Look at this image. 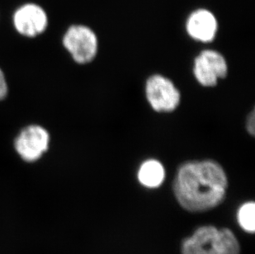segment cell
<instances>
[{"label":"cell","mask_w":255,"mask_h":254,"mask_svg":"<svg viewBox=\"0 0 255 254\" xmlns=\"http://www.w3.org/2000/svg\"><path fill=\"white\" fill-rule=\"evenodd\" d=\"M229 179L223 166L213 159L188 160L178 166L173 192L178 205L192 213L211 211L224 202Z\"/></svg>","instance_id":"6da1fadb"},{"label":"cell","mask_w":255,"mask_h":254,"mask_svg":"<svg viewBox=\"0 0 255 254\" xmlns=\"http://www.w3.org/2000/svg\"><path fill=\"white\" fill-rule=\"evenodd\" d=\"M181 254H241V246L230 229L203 226L183 240Z\"/></svg>","instance_id":"7a4b0ae2"},{"label":"cell","mask_w":255,"mask_h":254,"mask_svg":"<svg viewBox=\"0 0 255 254\" xmlns=\"http://www.w3.org/2000/svg\"><path fill=\"white\" fill-rule=\"evenodd\" d=\"M63 46L75 62L87 65L99 54V39L94 29L82 23L70 25L62 39Z\"/></svg>","instance_id":"3957f363"},{"label":"cell","mask_w":255,"mask_h":254,"mask_svg":"<svg viewBox=\"0 0 255 254\" xmlns=\"http://www.w3.org/2000/svg\"><path fill=\"white\" fill-rule=\"evenodd\" d=\"M211 46H204L200 50L193 60V76L196 81L204 88L217 86L220 80L227 78L229 73L226 55Z\"/></svg>","instance_id":"277c9868"},{"label":"cell","mask_w":255,"mask_h":254,"mask_svg":"<svg viewBox=\"0 0 255 254\" xmlns=\"http://www.w3.org/2000/svg\"><path fill=\"white\" fill-rule=\"evenodd\" d=\"M144 95L150 108L159 113H171L177 110L181 103V93L168 77L153 74L144 84Z\"/></svg>","instance_id":"5b68a950"},{"label":"cell","mask_w":255,"mask_h":254,"mask_svg":"<svg viewBox=\"0 0 255 254\" xmlns=\"http://www.w3.org/2000/svg\"><path fill=\"white\" fill-rule=\"evenodd\" d=\"M185 31L192 41L204 46H211L217 39L219 23L212 11L200 7L188 15L185 22Z\"/></svg>","instance_id":"8992f818"},{"label":"cell","mask_w":255,"mask_h":254,"mask_svg":"<svg viewBox=\"0 0 255 254\" xmlns=\"http://www.w3.org/2000/svg\"><path fill=\"white\" fill-rule=\"evenodd\" d=\"M48 16L43 7L34 2H27L17 7L12 15L16 31L22 36L36 37L48 26Z\"/></svg>","instance_id":"52a82bcc"},{"label":"cell","mask_w":255,"mask_h":254,"mask_svg":"<svg viewBox=\"0 0 255 254\" xmlns=\"http://www.w3.org/2000/svg\"><path fill=\"white\" fill-rule=\"evenodd\" d=\"M50 141L48 132L43 127L30 126L22 129L15 140V149L23 160L34 162L47 150Z\"/></svg>","instance_id":"ba28073f"},{"label":"cell","mask_w":255,"mask_h":254,"mask_svg":"<svg viewBox=\"0 0 255 254\" xmlns=\"http://www.w3.org/2000/svg\"><path fill=\"white\" fill-rule=\"evenodd\" d=\"M166 171L164 164L155 158L142 162L137 170V180L140 184L149 189H155L164 183Z\"/></svg>","instance_id":"9c48e42d"},{"label":"cell","mask_w":255,"mask_h":254,"mask_svg":"<svg viewBox=\"0 0 255 254\" xmlns=\"http://www.w3.org/2000/svg\"><path fill=\"white\" fill-rule=\"evenodd\" d=\"M237 221L246 232L253 234L255 230V204L254 202H245L237 211Z\"/></svg>","instance_id":"30bf717a"},{"label":"cell","mask_w":255,"mask_h":254,"mask_svg":"<svg viewBox=\"0 0 255 254\" xmlns=\"http://www.w3.org/2000/svg\"><path fill=\"white\" fill-rule=\"evenodd\" d=\"M246 130L248 132L249 134L254 136L255 133V109L251 111V113H249L246 122Z\"/></svg>","instance_id":"8fae6325"},{"label":"cell","mask_w":255,"mask_h":254,"mask_svg":"<svg viewBox=\"0 0 255 254\" xmlns=\"http://www.w3.org/2000/svg\"><path fill=\"white\" fill-rule=\"evenodd\" d=\"M7 85L6 79H5L4 74L2 70H0V101L7 96Z\"/></svg>","instance_id":"7c38bea8"},{"label":"cell","mask_w":255,"mask_h":254,"mask_svg":"<svg viewBox=\"0 0 255 254\" xmlns=\"http://www.w3.org/2000/svg\"><path fill=\"white\" fill-rule=\"evenodd\" d=\"M254 22H255V21H254ZM251 22H249V23H251ZM246 24H248V23H246ZM244 25H246V24H244ZM220 28V27H219ZM222 29H229V28H222Z\"/></svg>","instance_id":"4fadbf2b"}]
</instances>
